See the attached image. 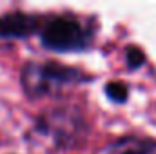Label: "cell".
I'll return each instance as SVG.
<instances>
[{
    "label": "cell",
    "instance_id": "6da1fadb",
    "mask_svg": "<svg viewBox=\"0 0 156 154\" xmlns=\"http://www.w3.org/2000/svg\"><path fill=\"white\" fill-rule=\"evenodd\" d=\"M22 87L31 98H40L47 94H55L67 85H75L82 82H89L91 78L83 75L75 67H67L56 62H45V64H26L22 69Z\"/></svg>",
    "mask_w": 156,
    "mask_h": 154
},
{
    "label": "cell",
    "instance_id": "7a4b0ae2",
    "mask_svg": "<svg viewBox=\"0 0 156 154\" xmlns=\"http://www.w3.org/2000/svg\"><path fill=\"white\" fill-rule=\"evenodd\" d=\"M35 134L55 147H75L85 134V123L78 111L60 107L40 116Z\"/></svg>",
    "mask_w": 156,
    "mask_h": 154
},
{
    "label": "cell",
    "instance_id": "3957f363",
    "mask_svg": "<svg viewBox=\"0 0 156 154\" xmlns=\"http://www.w3.org/2000/svg\"><path fill=\"white\" fill-rule=\"evenodd\" d=\"M40 38L51 51H82L91 42V31L73 16H53L44 26Z\"/></svg>",
    "mask_w": 156,
    "mask_h": 154
},
{
    "label": "cell",
    "instance_id": "277c9868",
    "mask_svg": "<svg viewBox=\"0 0 156 154\" xmlns=\"http://www.w3.org/2000/svg\"><path fill=\"white\" fill-rule=\"evenodd\" d=\"M40 18L29 13L11 11L0 15V38H26L37 31Z\"/></svg>",
    "mask_w": 156,
    "mask_h": 154
},
{
    "label": "cell",
    "instance_id": "5b68a950",
    "mask_svg": "<svg viewBox=\"0 0 156 154\" xmlns=\"http://www.w3.org/2000/svg\"><path fill=\"white\" fill-rule=\"evenodd\" d=\"M105 154H156V142L149 138L127 136L109 145Z\"/></svg>",
    "mask_w": 156,
    "mask_h": 154
},
{
    "label": "cell",
    "instance_id": "8992f818",
    "mask_svg": "<svg viewBox=\"0 0 156 154\" xmlns=\"http://www.w3.org/2000/svg\"><path fill=\"white\" fill-rule=\"evenodd\" d=\"M105 94H107L113 102L123 103V102L127 100V96H129V89H127V85H125L123 82H109V83L105 85Z\"/></svg>",
    "mask_w": 156,
    "mask_h": 154
},
{
    "label": "cell",
    "instance_id": "52a82bcc",
    "mask_svg": "<svg viewBox=\"0 0 156 154\" xmlns=\"http://www.w3.org/2000/svg\"><path fill=\"white\" fill-rule=\"evenodd\" d=\"M125 58H127V65H129L131 69H138V67H142L144 62H145V54H144L142 49H138V47H129L127 53H125Z\"/></svg>",
    "mask_w": 156,
    "mask_h": 154
}]
</instances>
